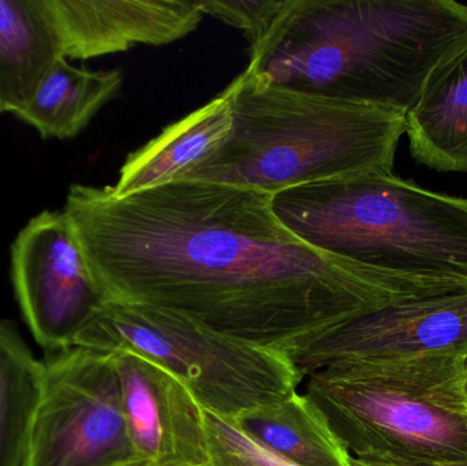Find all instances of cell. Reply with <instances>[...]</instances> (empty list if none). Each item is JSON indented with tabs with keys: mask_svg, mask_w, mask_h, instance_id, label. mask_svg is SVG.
I'll list each match as a JSON object with an SVG mask.
<instances>
[{
	"mask_svg": "<svg viewBox=\"0 0 467 466\" xmlns=\"http://www.w3.org/2000/svg\"><path fill=\"white\" fill-rule=\"evenodd\" d=\"M63 211L106 301L285 355L402 284L307 245L279 221L272 194L253 189L174 181L118 197L73 185Z\"/></svg>",
	"mask_w": 467,
	"mask_h": 466,
	"instance_id": "cell-1",
	"label": "cell"
},
{
	"mask_svg": "<svg viewBox=\"0 0 467 466\" xmlns=\"http://www.w3.org/2000/svg\"><path fill=\"white\" fill-rule=\"evenodd\" d=\"M467 37L455 0H285L250 46L266 84L408 114L433 68Z\"/></svg>",
	"mask_w": 467,
	"mask_h": 466,
	"instance_id": "cell-2",
	"label": "cell"
},
{
	"mask_svg": "<svg viewBox=\"0 0 467 466\" xmlns=\"http://www.w3.org/2000/svg\"><path fill=\"white\" fill-rule=\"evenodd\" d=\"M227 88L232 134L180 181L274 196L323 181L394 172L405 112L283 89L246 70Z\"/></svg>",
	"mask_w": 467,
	"mask_h": 466,
	"instance_id": "cell-3",
	"label": "cell"
},
{
	"mask_svg": "<svg viewBox=\"0 0 467 466\" xmlns=\"http://www.w3.org/2000/svg\"><path fill=\"white\" fill-rule=\"evenodd\" d=\"M307 245L405 281L467 284V199L372 172L272 196Z\"/></svg>",
	"mask_w": 467,
	"mask_h": 466,
	"instance_id": "cell-4",
	"label": "cell"
},
{
	"mask_svg": "<svg viewBox=\"0 0 467 466\" xmlns=\"http://www.w3.org/2000/svg\"><path fill=\"white\" fill-rule=\"evenodd\" d=\"M304 383L305 396L351 459L405 466L467 462L463 355L335 364Z\"/></svg>",
	"mask_w": 467,
	"mask_h": 466,
	"instance_id": "cell-5",
	"label": "cell"
},
{
	"mask_svg": "<svg viewBox=\"0 0 467 466\" xmlns=\"http://www.w3.org/2000/svg\"><path fill=\"white\" fill-rule=\"evenodd\" d=\"M74 347L147 356L174 374L202 408L235 420L285 401L304 382L285 353L139 304L104 301Z\"/></svg>",
	"mask_w": 467,
	"mask_h": 466,
	"instance_id": "cell-6",
	"label": "cell"
},
{
	"mask_svg": "<svg viewBox=\"0 0 467 466\" xmlns=\"http://www.w3.org/2000/svg\"><path fill=\"white\" fill-rule=\"evenodd\" d=\"M139 461L112 356L79 347L52 353L44 361L26 466H128Z\"/></svg>",
	"mask_w": 467,
	"mask_h": 466,
	"instance_id": "cell-7",
	"label": "cell"
},
{
	"mask_svg": "<svg viewBox=\"0 0 467 466\" xmlns=\"http://www.w3.org/2000/svg\"><path fill=\"white\" fill-rule=\"evenodd\" d=\"M467 355V284L422 285L294 347L302 379L335 364L406 356Z\"/></svg>",
	"mask_w": 467,
	"mask_h": 466,
	"instance_id": "cell-8",
	"label": "cell"
},
{
	"mask_svg": "<svg viewBox=\"0 0 467 466\" xmlns=\"http://www.w3.org/2000/svg\"><path fill=\"white\" fill-rule=\"evenodd\" d=\"M16 301L36 342L49 353L74 347L106 301L65 211H44L11 246Z\"/></svg>",
	"mask_w": 467,
	"mask_h": 466,
	"instance_id": "cell-9",
	"label": "cell"
},
{
	"mask_svg": "<svg viewBox=\"0 0 467 466\" xmlns=\"http://www.w3.org/2000/svg\"><path fill=\"white\" fill-rule=\"evenodd\" d=\"M119 379L129 438L150 466H207L202 405L174 374L147 356L109 353Z\"/></svg>",
	"mask_w": 467,
	"mask_h": 466,
	"instance_id": "cell-10",
	"label": "cell"
},
{
	"mask_svg": "<svg viewBox=\"0 0 467 466\" xmlns=\"http://www.w3.org/2000/svg\"><path fill=\"white\" fill-rule=\"evenodd\" d=\"M66 59L87 60L139 44L185 37L204 18L199 2L181 0H44Z\"/></svg>",
	"mask_w": 467,
	"mask_h": 466,
	"instance_id": "cell-11",
	"label": "cell"
},
{
	"mask_svg": "<svg viewBox=\"0 0 467 466\" xmlns=\"http://www.w3.org/2000/svg\"><path fill=\"white\" fill-rule=\"evenodd\" d=\"M406 123L419 163L436 171L467 172V37L433 68Z\"/></svg>",
	"mask_w": 467,
	"mask_h": 466,
	"instance_id": "cell-12",
	"label": "cell"
},
{
	"mask_svg": "<svg viewBox=\"0 0 467 466\" xmlns=\"http://www.w3.org/2000/svg\"><path fill=\"white\" fill-rule=\"evenodd\" d=\"M230 90L216 96L182 119L167 126L158 137L131 152L109 186L118 197L139 193L180 181L197 163L213 155L232 134Z\"/></svg>",
	"mask_w": 467,
	"mask_h": 466,
	"instance_id": "cell-13",
	"label": "cell"
},
{
	"mask_svg": "<svg viewBox=\"0 0 467 466\" xmlns=\"http://www.w3.org/2000/svg\"><path fill=\"white\" fill-rule=\"evenodd\" d=\"M63 57L44 0H0V112L19 117Z\"/></svg>",
	"mask_w": 467,
	"mask_h": 466,
	"instance_id": "cell-14",
	"label": "cell"
},
{
	"mask_svg": "<svg viewBox=\"0 0 467 466\" xmlns=\"http://www.w3.org/2000/svg\"><path fill=\"white\" fill-rule=\"evenodd\" d=\"M122 84L119 70L74 67L60 57L18 118L44 139H73L117 96Z\"/></svg>",
	"mask_w": 467,
	"mask_h": 466,
	"instance_id": "cell-15",
	"label": "cell"
},
{
	"mask_svg": "<svg viewBox=\"0 0 467 466\" xmlns=\"http://www.w3.org/2000/svg\"><path fill=\"white\" fill-rule=\"evenodd\" d=\"M236 421L294 464L353 466L350 454L304 391H296L279 404L253 410Z\"/></svg>",
	"mask_w": 467,
	"mask_h": 466,
	"instance_id": "cell-16",
	"label": "cell"
},
{
	"mask_svg": "<svg viewBox=\"0 0 467 466\" xmlns=\"http://www.w3.org/2000/svg\"><path fill=\"white\" fill-rule=\"evenodd\" d=\"M44 363L0 320V466H26Z\"/></svg>",
	"mask_w": 467,
	"mask_h": 466,
	"instance_id": "cell-17",
	"label": "cell"
},
{
	"mask_svg": "<svg viewBox=\"0 0 467 466\" xmlns=\"http://www.w3.org/2000/svg\"><path fill=\"white\" fill-rule=\"evenodd\" d=\"M208 459L213 466H299L264 445L235 419L202 408Z\"/></svg>",
	"mask_w": 467,
	"mask_h": 466,
	"instance_id": "cell-18",
	"label": "cell"
},
{
	"mask_svg": "<svg viewBox=\"0 0 467 466\" xmlns=\"http://www.w3.org/2000/svg\"><path fill=\"white\" fill-rule=\"evenodd\" d=\"M199 2L204 16H213L246 33L250 46L258 43L282 13L285 0H210Z\"/></svg>",
	"mask_w": 467,
	"mask_h": 466,
	"instance_id": "cell-19",
	"label": "cell"
},
{
	"mask_svg": "<svg viewBox=\"0 0 467 466\" xmlns=\"http://www.w3.org/2000/svg\"><path fill=\"white\" fill-rule=\"evenodd\" d=\"M351 464H353V466H405V465H392V464H378V462L359 461V460H354V459H351ZM447 466H467V462H466V464L447 465Z\"/></svg>",
	"mask_w": 467,
	"mask_h": 466,
	"instance_id": "cell-20",
	"label": "cell"
},
{
	"mask_svg": "<svg viewBox=\"0 0 467 466\" xmlns=\"http://www.w3.org/2000/svg\"><path fill=\"white\" fill-rule=\"evenodd\" d=\"M463 380H465V393L467 399V355L463 356Z\"/></svg>",
	"mask_w": 467,
	"mask_h": 466,
	"instance_id": "cell-21",
	"label": "cell"
},
{
	"mask_svg": "<svg viewBox=\"0 0 467 466\" xmlns=\"http://www.w3.org/2000/svg\"><path fill=\"white\" fill-rule=\"evenodd\" d=\"M128 466H150V464H145V462L139 461V462H134V464H130V465H128Z\"/></svg>",
	"mask_w": 467,
	"mask_h": 466,
	"instance_id": "cell-22",
	"label": "cell"
},
{
	"mask_svg": "<svg viewBox=\"0 0 467 466\" xmlns=\"http://www.w3.org/2000/svg\"><path fill=\"white\" fill-rule=\"evenodd\" d=\"M207 466H213V465L210 464V465H207Z\"/></svg>",
	"mask_w": 467,
	"mask_h": 466,
	"instance_id": "cell-23",
	"label": "cell"
},
{
	"mask_svg": "<svg viewBox=\"0 0 467 466\" xmlns=\"http://www.w3.org/2000/svg\"><path fill=\"white\" fill-rule=\"evenodd\" d=\"M0 114H2V112H0Z\"/></svg>",
	"mask_w": 467,
	"mask_h": 466,
	"instance_id": "cell-24",
	"label": "cell"
}]
</instances>
